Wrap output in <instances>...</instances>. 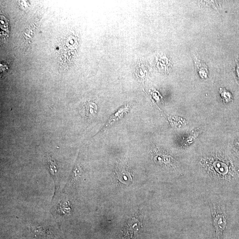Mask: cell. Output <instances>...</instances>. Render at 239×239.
Returning <instances> with one entry per match:
<instances>
[{"instance_id":"cell-1","label":"cell","mask_w":239,"mask_h":239,"mask_svg":"<svg viewBox=\"0 0 239 239\" xmlns=\"http://www.w3.org/2000/svg\"><path fill=\"white\" fill-rule=\"evenodd\" d=\"M213 214L216 239H220L223 232L226 227V219L224 213L220 209V207L217 208V206H214L213 208Z\"/></svg>"},{"instance_id":"cell-2","label":"cell","mask_w":239,"mask_h":239,"mask_svg":"<svg viewBox=\"0 0 239 239\" xmlns=\"http://www.w3.org/2000/svg\"><path fill=\"white\" fill-rule=\"evenodd\" d=\"M142 225L141 222L135 218H130L126 224L125 237L126 239H130L134 235L135 232L140 230Z\"/></svg>"},{"instance_id":"cell-3","label":"cell","mask_w":239,"mask_h":239,"mask_svg":"<svg viewBox=\"0 0 239 239\" xmlns=\"http://www.w3.org/2000/svg\"><path fill=\"white\" fill-rule=\"evenodd\" d=\"M195 69L202 78H206L208 74V68L205 63L202 62L198 58L194 55Z\"/></svg>"},{"instance_id":"cell-4","label":"cell","mask_w":239,"mask_h":239,"mask_svg":"<svg viewBox=\"0 0 239 239\" xmlns=\"http://www.w3.org/2000/svg\"><path fill=\"white\" fill-rule=\"evenodd\" d=\"M129 108L128 106H125L122 108H119V109L118 110V111L115 113L113 116L109 118V119H108L106 124H105L104 128H106L107 127H108V126L114 123L117 120H119V119L123 117L124 115L129 110Z\"/></svg>"},{"instance_id":"cell-5","label":"cell","mask_w":239,"mask_h":239,"mask_svg":"<svg viewBox=\"0 0 239 239\" xmlns=\"http://www.w3.org/2000/svg\"><path fill=\"white\" fill-rule=\"evenodd\" d=\"M97 111V106L93 103H87L84 106L83 114L84 116L86 118H91L94 117Z\"/></svg>"},{"instance_id":"cell-6","label":"cell","mask_w":239,"mask_h":239,"mask_svg":"<svg viewBox=\"0 0 239 239\" xmlns=\"http://www.w3.org/2000/svg\"><path fill=\"white\" fill-rule=\"evenodd\" d=\"M47 163L49 165L50 170L51 173L53 175H55V173L57 172L58 166L55 161L51 158L50 156L47 155Z\"/></svg>"},{"instance_id":"cell-7","label":"cell","mask_w":239,"mask_h":239,"mask_svg":"<svg viewBox=\"0 0 239 239\" xmlns=\"http://www.w3.org/2000/svg\"><path fill=\"white\" fill-rule=\"evenodd\" d=\"M220 93H221L222 98L224 100L226 101V97L227 102L231 100V95L229 92L224 89H220Z\"/></svg>"},{"instance_id":"cell-8","label":"cell","mask_w":239,"mask_h":239,"mask_svg":"<svg viewBox=\"0 0 239 239\" xmlns=\"http://www.w3.org/2000/svg\"><path fill=\"white\" fill-rule=\"evenodd\" d=\"M130 175L129 172H127L126 171H123L119 174L118 175V179H119V181H122L123 182L124 181H125V179L126 177V176Z\"/></svg>"},{"instance_id":"cell-9","label":"cell","mask_w":239,"mask_h":239,"mask_svg":"<svg viewBox=\"0 0 239 239\" xmlns=\"http://www.w3.org/2000/svg\"><path fill=\"white\" fill-rule=\"evenodd\" d=\"M236 145L238 147H239V140H237V141H236Z\"/></svg>"}]
</instances>
